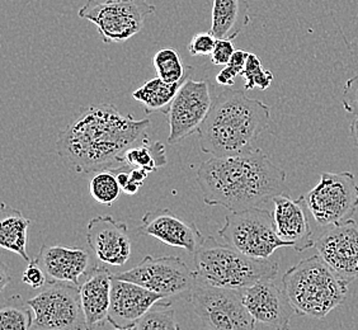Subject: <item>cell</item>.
I'll list each match as a JSON object with an SVG mask.
<instances>
[{"label": "cell", "instance_id": "1", "mask_svg": "<svg viewBox=\"0 0 358 330\" xmlns=\"http://www.w3.org/2000/svg\"><path fill=\"white\" fill-rule=\"evenodd\" d=\"M149 126V118L122 115L113 104L90 106L59 134L56 149L64 164L78 174L113 169L129 148L146 138Z\"/></svg>", "mask_w": 358, "mask_h": 330}, {"label": "cell", "instance_id": "2", "mask_svg": "<svg viewBox=\"0 0 358 330\" xmlns=\"http://www.w3.org/2000/svg\"><path fill=\"white\" fill-rule=\"evenodd\" d=\"M286 172L258 148L214 157L200 165L196 175L203 202L230 213L259 207L286 193Z\"/></svg>", "mask_w": 358, "mask_h": 330}, {"label": "cell", "instance_id": "3", "mask_svg": "<svg viewBox=\"0 0 358 330\" xmlns=\"http://www.w3.org/2000/svg\"><path fill=\"white\" fill-rule=\"evenodd\" d=\"M271 107L241 90L222 92L197 131L201 150L227 157L249 150L268 127Z\"/></svg>", "mask_w": 358, "mask_h": 330}, {"label": "cell", "instance_id": "4", "mask_svg": "<svg viewBox=\"0 0 358 330\" xmlns=\"http://www.w3.org/2000/svg\"><path fill=\"white\" fill-rule=\"evenodd\" d=\"M199 285L221 289H245L264 280H275L277 261L252 258L214 236H205L193 254Z\"/></svg>", "mask_w": 358, "mask_h": 330}, {"label": "cell", "instance_id": "5", "mask_svg": "<svg viewBox=\"0 0 358 330\" xmlns=\"http://www.w3.org/2000/svg\"><path fill=\"white\" fill-rule=\"evenodd\" d=\"M350 282L338 275L319 254L287 269L282 286L297 315L323 319L343 303Z\"/></svg>", "mask_w": 358, "mask_h": 330}, {"label": "cell", "instance_id": "6", "mask_svg": "<svg viewBox=\"0 0 358 330\" xmlns=\"http://www.w3.org/2000/svg\"><path fill=\"white\" fill-rule=\"evenodd\" d=\"M217 234L243 254L259 259H269L277 249L289 247L277 234L273 213L261 207L229 213Z\"/></svg>", "mask_w": 358, "mask_h": 330}, {"label": "cell", "instance_id": "7", "mask_svg": "<svg viewBox=\"0 0 358 330\" xmlns=\"http://www.w3.org/2000/svg\"><path fill=\"white\" fill-rule=\"evenodd\" d=\"M154 13L148 0H88L78 15L96 24L104 43H121L140 34Z\"/></svg>", "mask_w": 358, "mask_h": 330}, {"label": "cell", "instance_id": "8", "mask_svg": "<svg viewBox=\"0 0 358 330\" xmlns=\"http://www.w3.org/2000/svg\"><path fill=\"white\" fill-rule=\"evenodd\" d=\"M313 219L324 227L352 220L358 207V183L351 172H323L305 196Z\"/></svg>", "mask_w": 358, "mask_h": 330}, {"label": "cell", "instance_id": "9", "mask_svg": "<svg viewBox=\"0 0 358 330\" xmlns=\"http://www.w3.org/2000/svg\"><path fill=\"white\" fill-rule=\"evenodd\" d=\"M37 330H85L80 289L66 282H48L40 294L28 300Z\"/></svg>", "mask_w": 358, "mask_h": 330}, {"label": "cell", "instance_id": "10", "mask_svg": "<svg viewBox=\"0 0 358 330\" xmlns=\"http://www.w3.org/2000/svg\"><path fill=\"white\" fill-rule=\"evenodd\" d=\"M115 278L136 283L145 289L166 297L191 299L193 289L199 285L192 269L178 257L146 255L134 268L115 273Z\"/></svg>", "mask_w": 358, "mask_h": 330}, {"label": "cell", "instance_id": "11", "mask_svg": "<svg viewBox=\"0 0 358 330\" xmlns=\"http://www.w3.org/2000/svg\"><path fill=\"white\" fill-rule=\"evenodd\" d=\"M189 301L208 330H255V319L243 301L241 289L197 285Z\"/></svg>", "mask_w": 358, "mask_h": 330}, {"label": "cell", "instance_id": "12", "mask_svg": "<svg viewBox=\"0 0 358 330\" xmlns=\"http://www.w3.org/2000/svg\"><path fill=\"white\" fill-rule=\"evenodd\" d=\"M191 74L187 76L186 82L180 87L171 108L166 112L171 129L168 136L169 144H177L197 132L214 103L208 82L193 80Z\"/></svg>", "mask_w": 358, "mask_h": 330}, {"label": "cell", "instance_id": "13", "mask_svg": "<svg viewBox=\"0 0 358 330\" xmlns=\"http://www.w3.org/2000/svg\"><path fill=\"white\" fill-rule=\"evenodd\" d=\"M315 248L338 275L350 283L358 280V222L350 220L325 227L315 241Z\"/></svg>", "mask_w": 358, "mask_h": 330}, {"label": "cell", "instance_id": "14", "mask_svg": "<svg viewBox=\"0 0 358 330\" xmlns=\"http://www.w3.org/2000/svg\"><path fill=\"white\" fill-rule=\"evenodd\" d=\"M275 280H264L241 289L243 301L257 323L264 324L273 330H291V317L296 311L283 286L277 285Z\"/></svg>", "mask_w": 358, "mask_h": 330}, {"label": "cell", "instance_id": "15", "mask_svg": "<svg viewBox=\"0 0 358 330\" xmlns=\"http://www.w3.org/2000/svg\"><path fill=\"white\" fill-rule=\"evenodd\" d=\"M162 300L150 289L113 277L108 322L117 329H132Z\"/></svg>", "mask_w": 358, "mask_h": 330}, {"label": "cell", "instance_id": "16", "mask_svg": "<svg viewBox=\"0 0 358 330\" xmlns=\"http://www.w3.org/2000/svg\"><path fill=\"white\" fill-rule=\"evenodd\" d=\"M87 241L98 261L120 267L131 255V239L124 222L112 216L93 217L87 227Z\"/></svg>", "mask_w": 358, "mask_h": 330}, {"label": "cell", "instance_id": "17", "mask_svg": "<svg viewBox=\"0 0 358 330\" xmlns=\"http://www.w3.org/2000/svg\"><path fill=\"white\" fill-rule=\"evenodd\" d=\"M272 201L275 205L273 219L278 236L299 253L315 247L308 219V213L310 211L305 196L295 200L289 193H282Z\"/></svg>", "mask_w": 358, "mask_h": 330}, {"label": "cell", "instance_id": "18", "mask_svg": "<svg viewBox=\"0 0 358 330\" xmlns=\"http://www.w3.org/2000/svg\"><path fill=\"white\" fill-rule=\"evenodd\" d=\"M138 233L157 238L169 247L182 248L192 255L205 239L196 224L180 220L166 208L145 213Z\"/></svg>", "mask_w": 358, "mask_h": 330}, {"label": "cell", "instance_id": "19", "mask_svg": "<svg viewBox=\"0 0 358 330\" xmlns=\"http://www.w3.org/2000/svg\"><path fill=\"white\" fill-rule=\"evenodd\" d=\"M36 261L48 275V282L73 283L79 286L80 277L88 275L90 255L82 248L42 245Z\"/></svg>", "mask_w": 358, "mask_h": 330}, {"label": "cell", "instance_id": "20", "mask_svg": "<svg viewBox=\"0 0 358 330\" xmlns=\"http://www.w3.org/2000/svg\"><path fill=\"white\" fill-rule=\"evenodd\" d=\"M113 273L104 267H92L87 280L80 286V299L85 317V330H96V327L108 322L110 292Z\"/></svg>", "mask_w": 358, "mask_h": 330}, {"label": "cell", "instance_id": "21", "mask_svg": "<svg viewBox=\"0 0 358 330\" xmlns=\"http://www.w3.org/2000/svg\"><path fill=\"white\" fill-rule=\"evenodd\" d=\"M249 21L247 0H214L210 32L217 40H235Z\"/></svg>", "mask_w": 358, "mask_h": 330}, {"label": "cell", "instance_id": "22", "mask_svg": "<svg viewBox=\"0 0 358 330\" xmlns=\"http://www.w3.org/2000/svg\"><path fill=\"white\" fill-rule=\"evenodd\" d=\"M0 215V247L20 255L26 261H31L27 253L28 227L31 220L6 202L1 203Z\"/></svg>", "mask_w": 358, "mask_h": 330}, {"label": "cell", "instance_id": "23", "mask_svg": "<svg viewBox=\"0 0 358 330\" xmlns=\"http://www.w3.org/2000/svg\"><path fill=\"white\" fill-rule=\"evenodd\" d=\"M192 71L193 68L191 66L188 76ZM186 79L182 82L169 84V82H163L157 76L144 82L135 92H132V98L144 107L146 113L162 112L166 115V112L171 108V104L173 103L176 96L178 94L179 89L183 85V82H186Z\"/></svg>", "mask_w": 358, "mask_h": 330}, {"label": "cell", "instance_id": "24", "mask_svg": "<svg viewBox=\"0 0 358 330\" xmlns=\"http://www.w3.org/2000/svg\"><path fill=\"white\" fill-rule=\"evenodd\" d=\"M121 164L152 173L166 164V146L160 141H149L148 136L129 148L122 155Z\"/></svg>", "mask_w": 358, "mask_h": 330}, {"label": "cell", "instance_id": "25", "mask_svg": "<svg viewBox=\"0 0 358 330\" xmlns=\"http://www.w3.org/2000/svg\"><path fill=\"white\" fill-rule=\"evenodd\" d=\"M152 65L157 70L158 78L169 84L185 80L191 69V66L183 65L178 51L172 48L159 50L152 57Z\"/></svg>", "mask_w": 358, "mask_h": 330}, {"label": "cell", "instance_id": "26", "mask_svg": "<svg viewBox=\"0 0 358 330\" xmlns=\"http://www.w3.org/2000/svg\"><path fill=\"white\" fill-rule=\"evenodd\" d=\"M132 330H180L176 319V311L169 301L155 303L144 317L138 320Z\"/></svg>", "mask_w": 358, "mask_h": 330}, {"label": "cell", "instance_id": "27", "mask_svg": "<svg viewBox=\"0 0 358 330\" xmlns=\"http://www.w3.org/2000/svg\"><path fill=\"white\" fill-rule=\"evenodd\" d=\"M122 192L115 173L110 169L96 172L90 182V193L92 199L104 205L112 206V203L117 200Z\"/></svg>", "mask_w": 358, "mask_h": 330}, {"label": "cell", "instance_id": "28", "mask_svg": "<svg viewBox=\"0 0 358 330\" xmlns=\"http://www.w3.org/2000/svg\"><path fill=\"white\" fill-rule=\"evenodd\" d=\"M241 78L244 79V90H253L255 88L267 90L275 79L272 71L263 68L262 62L255 54L249 52L244 70L241 71Z\"/></svg>", "mask_w": 358, "mask_h": 330}, {"label": "cell", "instance_id": "29", "mask_svg": "<svg viewBox=\"0 0 358 330\" xmlns=\"http://www.w3.org/2000/svg\"><path fill=\"white\" fill-rule=\"evenodd\" d=\"M34 327V315L27 308L8 305L0 310V330H28Z\"/></svg>", "mask_w": 358, "mask_h": 330}, {"label": "cell", "instance_id": "30", "mask_svg": "<svg viewBox=\"0 0 358 330\" xmlns=\"http://www.w3.org/2000/svg\"><path fill=\"white\" fill-rule=\"evenodd\" d=\"M110 171L115 173L122 192L130 196L138 192V189L144 186V182L149 175V173L145 172L143 169L131 168L126 164L118 165Z\"/></svg>", "mask_w": 358, "mask_h": 330}, {"label": "cell", "instance_id": "31", "mask_svg": "<svg viewBox=\"0 0 358 330\" xmlns=\"http://www.w3.org/2000/svg\"><path fill=\"white\" fill-rule=\"evenodd\" d=\"M217 38L211 32H200L188 43V51L192 56H211Z\"/></svg>", "mask_w": 358, "mask_h": 330}, {"label": "cell", "instance_id": "32", "mask_svg": "<svg viewBox=\"0 0 358 330\" xmlns=\"http://www.w3.org/2000/svg\"><path fill=\"white\" fill-rule=\"evenodd\" d=\"M22 282L28 285L31 289H42L46 286L48 275L36 259L28 261L27 268L22 275Z\"/></svg>", "mask_w": 358, "mask_h": 330}, {"label": "cell", "instance_id": "33", "mask_svg": "<svg viewBox=\"0 0 358 330\" xmlns=\"http://www.w3.org/2000/svg\"><path fill=\"white\" fill-rule=\"evenodd\" d=\"M342 103L345 112L358 116V74L345 82Z\"/></svg>", "mask_w": 358, "mask_h": 330}, {"label": "cell", "instance_id": "34", "mask_svg": "<svg viewBox=\"0 0 358 330\" xmlns=\"http://www.w3.org/2000/svg\"><path fill=\"white\" fill-rule=\"evenodd\" d=\"M235 51L233 40H217L214 52L211 54V62L217 66H225L231 60Z\"/></svg>", "mask_w": 358, "mask_h": 330}, {"label": "cell", "instance_id": "35", "mask_svg": "<svg viewBox=\"0 0 358 330\" xmlns=\"http://www.w3.org/2000/svg\"><path fill=\"white\" fill-rule=\"evenodd\" d=\"M236 76H241V71L234 68L233 65L227 64L224 66V69L221 70L220 73L216 76V82L224 87H231V85H234Z\"/></svg>", "mask_w": 358, "mask_h": 330}, {"label": "cell", "instance_id": "36", "mask_svg": "<svg viewBox=\"0 0 358 330\" xmlns=\"http://www.w3.org/2000/svg\"><path fill=\"white\" fill-rule=\"evenodd\" d=\"M350 134H351L352 140L358 149V118H356L351 126H350Z\"/></svg>", "mask_w": 358, "mask_h": 330}, {"label": "cell", "instance_id": "37", "mask_svg": "<svg viewBox=\"0 0 358 330\" xmlns=\"http://www.w3.org/2000/svg\"><path fill=\"white\" fill-rule=\"evenodd\" d=\"M6 269H7L6 268V266L3 264V266H1V275H0V278H1V280H0V285H1V291L6 289V286H7L8 282H10V277H9V275H7V271H6Z\"/></svg>", "mask_w": 358, "mask_h": 330}, {"label": "cell", "instance_id": "38", "mask_svg": "<svg viewBox=\"0 0 358 330\" xmlns=\"http://www.w3.org/2000/svg\"><path fill=\"white\" fill-rule=\"evenodd\" d=\"M116 330H132V329H117V328H116Z\"/></svg>", "mask_w": 358, "mask_h": 330}]
</instances>
